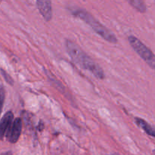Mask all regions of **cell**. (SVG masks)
Returning a JSON list of instances; mask_svg holds the SVG:
<instances>
[{
  "label": "cell",
  "instance_id": "obj_10",
  "mask_svg": "<svg viewBox=\"0 0 155 155\" xmlns=\"http://www.w3.org/2000/svg\"><path fill=\"white\" fill-rule=\"evenodd\" d=\"M1 71H2V74L3 77L5 78L6 81H7L8 83H10V84H13V80H12V79L11 78V77H9V76L5 72V71H3L2 70H1Z\"/></svg>",
  "mask_w": 155,
  "mask_h": 155
},
{
  "label": "cell",
  "instance_id": "obj_8",
  "mask_svg": "<svg viewBox=\"0 0 155 155\" xmlns=\"http://www.w3.org/2000/svg\"><path fill=\"white\" fill-rule=\"evenodd\" d=\"M129 3L133 6V8L140 12L141 13H144L146 12V6H145V2L141 0H132L129 1Z\"/></svg>",
  "mask_w": 155,
  "mask_h": 155
},
{
  "label": "cell",
  "instance_id": "obj_1",
  "mask_svg": "<svg viewBox=\"0 0 155 155\" xmlns=\"http://www.w3.org/2000/svg\"><path fill=\"white\" fill-rule=\"evenodd\" d=\"M66 48L70 57L76 64L82 68L90 71L98 79L104 78V73L98 64L95 63L89 56H88L77 44L71 40H66Z\"/></svg>",
  "mask_w": 155,
  "mask_h": 155
},
{
  "label": "cell",
  "instance_id": "obj_3",
  "mask_svg": "<svg viewBox=\"0 0 155 155\" xmlns=\"http://www.w3.org/2000/svg\"><path fill=\"white\" fill-rule=\"evenodd\" d=\"M128 40L136 52L155 71V55L151 50L135 36H129Z\"/></svg>",
  "mask_w": 155,
  "mask_h": 155
},
{
  "label": "cell",
  "instance_id": "obj_12",
  "mask_svg": "<svg viewBox=\"0 0 155 155\" xmlns=\"http://www.w3.org/2000/svg\"><path fill=\"white\" fill-rule=\"evenodd\" d=\"M153 154H154V155H155V150L153 151Z\"/></svg>",
  "mask_w": 155,
  "mask_h": 155
},
{
  "label": "cell",
  "instance_id": "obj_13",
  "mask_svg": "<svg viewBox=\"0 0 155 155\" xmlns=\"http://www.w3.org/2000/svg\"><path fill=\"white\" fill-rule=\"evenodd\" d=\"M112 155H117V154H112Z\"/></svg>",
  "mask_w": 155,
  "mask_h": 155
},
{
  "label": "cell",
  "instance_id": "obj_7",
  "mask_svg": "<svg viewBox=\"0 0 155 155\" xmlns=\"http://www.w3.org/2000/svg\"><path fill=\"white\" fill-rule=\"evenodd\" d=\"M136 124L139 126L140 128H142L148 136H152L155 138V127L150 125L148 123H147L145 120L141 119V118L136 117L135 118Z\"/></svg>",
  "mask_w": 155,
  "mask_h": 155
},
{
  "label": "cell",
  "instance_id": "obj_9",
  "mask_svg": "<svg viewBox=\"0 0 155 155\" xmlns=\"http://www.w3.org/2000/svg\"><path fill=\"white\" fill-rule=\"evenodd\" d=\"M5 101V91L2 87H0V114H1L2 110L3 104Z\"/></svg>",
  "mask_w": 155,
  "mask_h": 155
},
{
  "label": "cell",
  "instance_id": "obj_2",
  "mask_svg": "<svg viewBox=\"0 0 155 155\" xmlns=\"http://www.w3.org/2000/svg\"><path fill=\"white\" fill-rule=\"evenodd\" d=\"M73 14L76 17L79 18L80 19L83 20L86 24H89L93 29L94 31L96 32L98 35H100L101 37L104 38L105 40L109 41V42H112V43H116L117 42V39L114 36V34L112 33L104 26H103L101 23L98 22L94 17H92L86 11L77 10L73 12Z\"/></svg>",
  "mask_w": 155,
  "mask_h": 155
},
{
  "label": "cell",
  "instance_id": "obj_6",
  "mask_svg": "<svg viewBox=\"0 0 155 155\" xmlns=\"http://www.w3.org/2000/svg\"><path fill=\"white\" fill-rule=\"evenodd\" d=\"M14 114L12 111H8L2 119L0 121V140L3 139L5 135L6 134L8 129L9 128L12 123L13 122Z\"/></svg>",
  "mask_w": 155,
  "mask_h": 155
},
{
  "label": "cell",
  "instance_id": "obj_5",
  "mask_svg": "<svg viewBox=\"0 0 155 155\" xmlns=\"http://www.w3.org/2000/svg\"><path fill=\"white\" fill-rule=\"evenodd\" d=\"M36 5L41 15L45 21H48L52 18V9L51 1H36Z\"/></svg>",
  "mask_w": 155,
  "mask_h": 155
},
{
  "label": "cell",
  "instance_id": "obj_4",
  "mask_svg": "<svg viewBox=\"0 0 155 155\" xmlns=\"http://www.w3.org/2000/svg\"><path fill=\"white\" fill-rule=\"evenodd\" d=\"M22 131V120L21 118H16L6 132V139L11 143H16L18 141Z\"/></svg>",
  "mask_w": 155,
  "mask_h": 155
},
{
  "label": "cell",
  "instance_id": "obj_11",
  "mask_svg": "<svg viewBox=\"0 0 155 155\" xmlns=\"http://www.w3.org/2000/svg\"><path fill=\"white\" fill-rule=\"evenodd\" d=\"M0 155H12V151H7V152H5L1 154Z\"/></svg>",
  "mask_w": 155,
  "mask_h": 155
}]
</instances>
